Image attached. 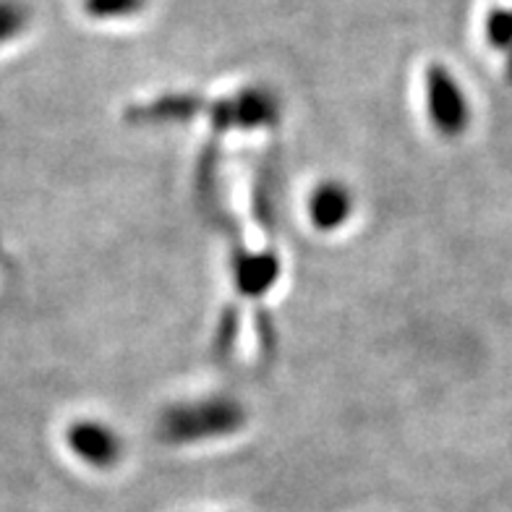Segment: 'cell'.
Returning <instances> with one entry per match:
<instances>
[{"label":"cell","mask_w":512,"mask_h":512,"mask_svg":"<svg viewBox=\"0 0 512 512\" xmlns=\"http://www.w3.org/2000/svg\"><path fill=\"white\" fill-rule=\"evenodd\" d=\"M429 115L442 134H460L468 123V102L455 76L442 66H432L426 74Z\"/></svg>","instance_id":"obj_1"},{"label":"cell","mask_w":512,"mask_h":512,"mask_svg":"<svg viewBox=\"0 0 512 512\" xmlns=\"http://www.w3.org/2000/svg\"><path fill=\"white\" fill-rule=\"evenodd\" d=\"M68 450L92 468H110L121 458V439L100 421H79L66 432Z\"/></svg>","instance_id":"obj_2"},{"label":"cell","mask_w":512,"mask_h":512,"mask_svg":"<svg viewBox=\"0 0 512 512\" xmlns=\"http://www.w3.org/2000/svg\"><path fill=\"white\" fill-rule=\"evenodd\" d=\"M353 196L340 183H319L309 196V217L317 230H337L351 217Z\"/></svg>","instance_id":"obj_3"},{"label":"cell","mask_w":512,"mask_h":512,"mask_svg":"<svg viewBox=\"0 0 512 512\" xmlns=\"http://www.w3.org/2000/svg\"><path fill=\"white\" fill-rule=\"evenodd\" d=\"M29 11L21 0H0V48L27 32Z\"/></svg>","instance_id":"obj_4"},{"label":"cell","mask_w":512,"mask_h":512,"mask_svg":"<svg viewBox=\"0 0 512 512\" xmlns=\"http://www.w3.org/2000/svg\"><path fill=\"white\" fill-rule=\"evenodd\" d=\"M84 14L92 16L97 21H113L126 19V16H136L144 11L147 0H84Z\"/></svg>","instance_id":"obj_5"},{"label":"cell","mask_w":512,"mask_h":512,"mask_svg":"<svg viewBox=\"0 0 512 512\" xmlns=\"http://www.w3.org/2000/svg\"><path fill=\"white\" fill-rule=\"evenodd\" d=\"M486 37L497 48H512V11H492L486 19Z\"/></svg>","instance_id":"obj_6"}]
</instances>
